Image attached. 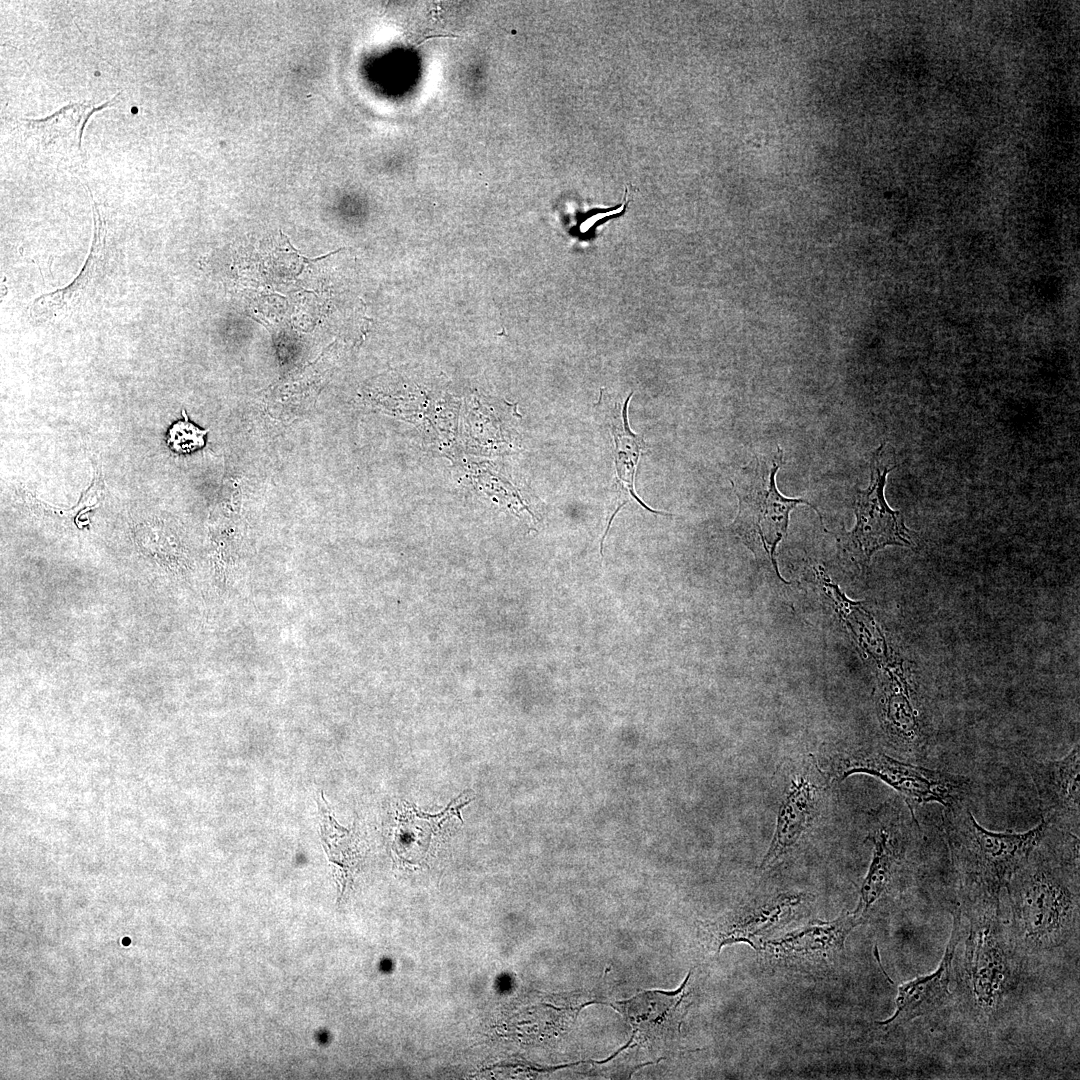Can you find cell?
I'll list each match as a JSON object with an SVG mask.
<instances>
[{
  "label": "cell",
  "mask_w": 1080,
  "mask_h": 1080,
  "mask_svg": "<svg viewBox=\"0 0 1080 1080\" xmlns=\"http://www.w3.org/2000/svg\"><path fill=\"white\" fill-rule=\"evenodd\" d=\"M184 420L174 423L167 435V445L177 453H191L203 447L206 443L205 436L209 429H201L188 419L185 410H182Z\"/></svg>",
  "instance_id": "2e32d148"
},
{
  "label": "cell",
  "mask_w": 1080,
  "mask_h": 1080,
  "mask_svg": "<svg viewBox=\"0 0 1080 1080\" xmlns=\"http://www.w3.org/2000/svg\"><path fill=\"white\" fill-rule=\"evenodd\" d=\"M810 898V894L803 892H780L755 897L727 915L705 923L702 939L717 953L725 945L740 942L758 950L772 932L792 922Z\"/></svg>",
  "instance_id": "ba28073f"
},
{
  "label": "cell",
  "mask_w": 1080,
  "mask_h": 1080,
  "mask_svg": "<svg viewBox=\"0 0 1080 1080\" xmlns=\"http://www.w3.org/2000/svg\"><path fill=\"white\" fill-rule=\"evenodd\" d=\"M823 771L810 757L798 765L784 787L770 845L760 870L770 869L791 852L809 830L818 813Z\"/></svg>",
  "instance_id": "9c48e42d"
},
{
  "label": "cell",
  "mask_w": 1080,
  "mask_h": 1080,
  "mask_svg": "<svg viewBox=\"0 0 1080 1080\" xmlns=\"http://www.w3.org/2000/svg\"><path fill=\"white\" fill-rule=\"evenodd\" d=\"M690 974L677 991L645 992L620 1004L631 1024L646 1037L664 1039L680 1027L687 1010Z\"/></svg>",
  "instance_id": "4fadbf2b"
},
{
  "label": "cell",
  "mask_w": 1080,
  "mask_h": 1080,
  "mask_svg": "<svg viewBox=\"0 0 1080 1080\" xmlns=\"http://www.w3.org/2000/svg\"><path fill=\"white\" fill-rule=\"evenodd\" d=\"M632 394L626 399L624 403V409L622 414L621 425L613 424V434L616 444L615 463L618 477L623 481L625 488L629 493L647 510L655 512L647 507L635 494L633 490V478L635 473V467L637 465L641 450L645 448V444L641 438L636 437L630 432L627 424V403Z\"/></svg>",
  "instance_id": "9a60e30c"
},
{
  "label": "cell",
  "mask_w": 1080,
  "mask_h": 1080,
  "mask_svg": "<svg viewBox=\"0 0 1080 1080\" xmlns=\"http://www.w3.org/2000/svg\"><path fill=\"white\" fill-rule=\"evenodd\" d=\"M629 201L627 199V189L625 190V198L619 206H614L606 209H592L581 215L580 224L578 230L580 234H588L594 227L605 219H611L622 215Z\"/></svg>",
  "instance_id": "e0dca14e"
},
{
  "label": "cell",
  "mask_w": 1080,
  "mask_h": 1080,
  "mask_svg": "<svg viewBox=\"0 0 1080 1080\" xmlns=\"http://www.w3.org/2000/svg\"><path fill=\"white\" fill-rule=\"evenodd\" d=\"M897 817L893 820H878L877 826L868 835V839L873 844L872 858L860 887L858 904L853 911L863 922L873 906L889 889L900 870L911 834L916 832V826H918L915 824L909 829L900 820L899 815Z\"/></svg>",
  "instance_id": "7c38bea8"
},
{
  "label": "cell",
  "mask_w": 1080,
  "mask_h": 1080,
  "mask_svg": "<svg viewBox=\"0 0 1080 1080\" xmlns=\"http://www.w3.org/2000/svg\"><path fill=\"white\" fill-rule=\"evenodd\" d=\"M862 923L854 912L830 921L814 920L763 941L758 950L778 968L794 972H827L842 958L850 932Z\"/></svg>",
  "instance_id": "52a82bcc"
},
{
  "label": "cell",
  "mask_w": 1080,
  "mask_h": 1080,
  "mask_svg": "<svg viewBox=\"0 0 1080 1080\" xmlns=\"http://www.w3.org/2000/svg\"><path fill=\"white\" fill-rule=\"evenodd\" d=\"M881 444L871 458V479L867 489H856L854 512L856 524L852 531L841 536V545L851 559L861 568L868 567L872 555L888 545L912 547L913 532L905 523L902 513L893 510L884 497L888 468L881 463Z\"/></svg>",
  "instance_id": "8992f818"
},
{
  "label": "cell",
  "mask_w": 1080,
  "mask_h": 1080,
  "mask_svg": "<svg viewBox=\"0 0 1080 1080\" xmlns=\"http://www.w3.org/2000/svg\"><path fill=\"white\" fill-rule=\"evenodd\" d=\"M832 782L853 774L874 776L896 790L913 811L916 805L937 802L945 807L967 799L971 781L957 774L900 761L884 752L858 749L838 753L829 763Z\"/></svg>",
  "instance_id": "5b68a950"
},
{
  "label": "cell",
  "mask_w": 1080,
  "mask_h": 1080,
  "mask_svg": "<svg viewBox=\"0 0 1080 1080\" xmlns=\"http://www.w3.org/2000/svg\"><path fill=\"white\" fill-rule=\"evenodd\" d=\"M962 936L961 911L956 909L950 939L939 966L932 973L916 977L898 987L894 1013L885 1021L876 1023L883 1031L890 1032L915 1018L930 1014L948 1001L953 960Z\"/></svg>",
  "instance_id": "8fae6325"
},
{
  "label": "cell",
  "mask_w": 1080,
  "mask_h": 1080,
  "mask_svg": "<svg viewBox=\"0 0 1080 1080\" xmlns=\"http://www.w3.org/2000/svg\"><path fill=\"white\" fill-rule=\"evenodd\" d=\"M1028 772L1037 792L1043 819L1058 830L1078 835L1079 743L1061 759L1029 761Z\"/></svg>",
  "instance_id": "30bf717a"
},
{
  "label": "cell",
  "mask_w": 1080,
  "mask_h": 1080,
  "mask_svg": "<svg viewBox=\"0 0 1080 1080\" xmlns=\"http://www.w3.org/2000/svg\"><path fill=\"white\" fill-rule=\"evenodd\" d=\"M90 196L92 201L94 232L87 259L79 274L68 286L54 292L43 294L31 303L29 314L31 319L35 321L48 320L75 304L90 286L89 284L93 281L98 267L100 266L105 249L106 222L101 207L93 200L91 194Z\"/></svg>",
  "instance_id": "5bb4252c"
},
{
  "label": "cell",
  "mask_w": 1080,
  "mask_h": 1080,
  "mask_svg": "<svg viewBox=\"0 0 1080 1080\" xmlns=\"http://www.w3.org/2000/svg\"><path fill=\"white\" fill-rule=\"evenodd\" d=\"M1000 899L966 901L969 931L962 980L968 1003L980 1019L995 1018L1018 984L1020 961L1001 916Z\"/></svg>",
  "instance_id": "3957f363"
},
{
  "label": "cell",
  "mask_w": 1080,
  "mask_h": 1080,
  "mask_svg": "<svg viewBox=\"0 0 1080 1080\" xmlns=\"http://www.w3.org/2000/svg\"><path fill=\"white\" fill-rule=\"evenodd\" d=\"M943 825L966 900L1000 898L1050 827L1042 819L1025 832L990 831L975 820L965 801L944 808Z\"/></svg>",
  "instance_id": "7a4b0ae2"
},
{
  "label": "cell",
  "mask_w": 1080,
  "mask_h": 1080,
  "mask_svg": "<svg viewBox=\"0 0 1080 1080\" xmlns=\"http://www.w3.org/2000/svg\"><path fill=\"white\" fill-rule=\"evenodd\" d=\"M1010 934L1016 951L1065 944L1079 918V838L1052 826L1008 882Z\"/></svg>",
  "instance_id": "6da1fadb"
},
{
  "label": "cell",
  "mask_w": 1080,
  "mask_h": 1080,
  "mask_svg": "<svg viewBox=\"0 0 1080 1080\" xmlns=\"http://www.w3.org/2000/svg\"><path fill=\"white\" fill-rule=\"evenodd\" d=\"M782 463L780 449L771 456H755L732 481L739 502L732 527L757 559L770 561L778 576L774 553L787 534L790 511L799 504L817 511L802 498L790 499L779 493L775 476Z\"/></svg>",
  "instance_id": "277c9868"
}]
</instances>
